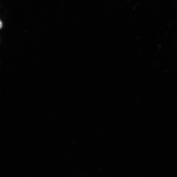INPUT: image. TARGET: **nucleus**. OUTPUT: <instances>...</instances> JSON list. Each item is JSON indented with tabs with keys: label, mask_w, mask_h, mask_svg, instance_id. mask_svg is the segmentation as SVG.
<instances>
[{
	"label": "nucleus",
	"mask_w": 177,
	"mask_h": 177,
	"mask_svg": "<svg viewBox=\"0 0 177 177\" xmlns=\"http://www.w3.org/2000/svg\"><path fill=\"white\" fill-rule=\"evenodd\" d=\"M2 24L1 21H0V29L2 28Z\"/></svg>",
	"instance_id": "nucleus-1"
}]
</instances>
